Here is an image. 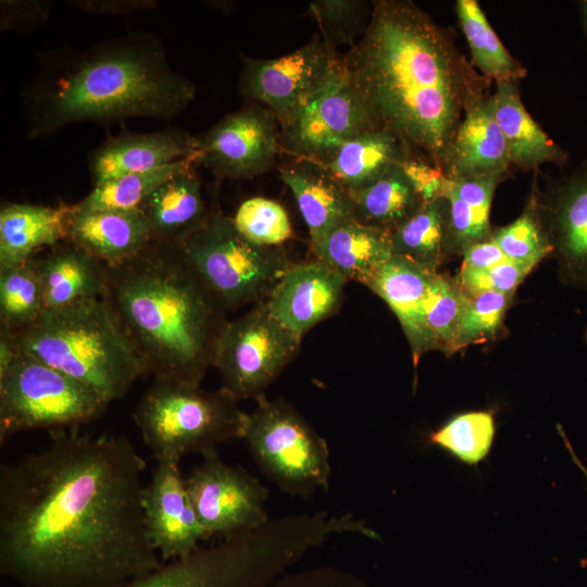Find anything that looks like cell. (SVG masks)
<instances>
[{
  "instance_id": "obj_1",
  "label": "cell",
  "mask_w": 587,
  "mask_h": 587,
  "mask_svg": "<svg viewBox=\"0 0 587 587\" xmlns=\"http://www.w3.org/2000/svg\"><path fill=\"white\" fill-rule=\"evenodd\" d=\"M50 439L0 467V574L24 587H120L159 567L142 508L147 463L130 440Z\"/></svg>"
},
{
  "instance_id": "obj_2",
  "label": "cell",
  "mask_w": 587,
  "mask_h": 587,
  "mask_svg": "<svg viewBox=\"0 0 587 587\" xmlns=\"http://www.w3.org/2000/svg\"><path fill=\"white\" fill-rule=\"evenodd\" d=\"M378 128L440 168L465 107L490 88L452 32L409 0H375L363 36L344 57Z\"/></svg>"
},
{
  "instance_id": "obj_3",
  "label": "cell",
  "mask_w": 587,
  "mask_h": 587,
  "mask_svg": "<svg viewBox=\"0 0 587 587\" xmlns=\"http://www.w3.org/2000/svg\"><path fill=\"white\" fill-rule=\"evenodd\" d=\"M176 72L160 37L136 32L84 49L62 46L38 55L22 89L29 140L83 122L111 124L133 117L170 121L196 97Z\"/></svg>"
},
{
  "instance_id": "obj_4",
  "label": "cell",
  "mask_w": 587,
  "mask_h": 587,
  "mask_svg": "<svg viewBox=\"0 0 587 587\" xmlns=\"http://www.w3.org/2000/svg\"><path fill=\"white\" fill-rule=\"evenodd\" d=\"M107 267L102 299L146 373L200 385L213 366L227 310L179 246L153 239L137 255Z\"/></svg>"
},
{
  "instance_id": "obj_5",
  "label": "cell",
  "mask_w": 587,
  "mask_h": 587,
  "mask_svg": "<svg viewBox=\"0 0 587 587\" xmlns=\"http://www.w3.org/2000/svg\"><path fill=\"white\" fill-rule=\"evenodd\" d=\"M359 530L351 513L286 515L162 563L120 587H270L310 550L333 536Z\"/></svg>"
},
{
  "instance_id": "obj_6",
  "label": "cell",
  "mask_w": 587,
  "mask_h": 587,
  "mask_svg": "<svg viewBox=\"0 0 587 587\" xmlns=\"http://www.w3.org/2000/svg\"><path fill=\"white\" fill-rule=\"evenodd\" d=\"M32 355L89 386L110 402L123 398L146 369L103 299L45 310L30 325L8 333Z\"/></svg>"
},
{
  "instance_id": "obj_7",
  "label": "cell",
  "mask_w": 587,
  "mask_h": 587,
  "mask_svg": "<svg viewBox=\"0 0 587 587\" xmlns=\"http://www.w3.org/2000/svg\"><path fill=\"white\" fill-rule=\"evenodd\" d=\"M222 387L154 378L138 402L134 420L157 460L201 455L232 439H242L248 413Z\"/></svg>"
},
{
  "instance_id": "obj_8",
  "label": "cell",
  "mask_w": 587,
  "mask_h": 587,
  "mask_svg": "<svg viewBox=\"0 0 587 587\" xmlns=\"http://www.w3.org/2000/svg\"><path fill=\"white\" fill-rule=\"evenodd\" d=\"M110 401L97 390L16 351L0 334V442L18 433L79 430Z\"/></svg>"
},
{
  "instance_id": "obj_9",
  "label": "cell",
  "mask_w": 587,
  "mask_h": 587,
  "mask_svg": "<svg viewBox=\"0 0 587 587\" xmlns=\"http://www.w3.org/2000/svg\"><path fill=\"white\" fill-rule=\"evenodd\" d=\"M178 246L227 311L264 302L291 265L282 247L250 241L217 205Z\"/></svg>"
},
{
  "instance_id": "obj_10",
  "label": "cell",
  "mask_w": 587,
  "mask_h": 587,
  "mask_svg": "<svg viewBox=\"0 0 587 587\" xmlns=\"http://www.w3.org/2000/svg\"><path fill=\"white\" fill-rule=\"evenodd\" d=\"M255 402L242 439L260 470L291 496L328 489L332 467L325 439L288 402L265 396Z\"/></svg>"
},
{
  "instance_id": "obj_11",
  "label": "cell",
  "mask_w": 587,
  "mask_h": 587,
  "mask_svg": "<svg viewBox=\"0 0 587 587\" xmlns=\"http://www.w3.org/2000/svg\"><path fill=\"white\" fill-rule=\"evenodd\" d=\"M301 338L284 326L264 302L228 321L213 367L222 388L237 401L258 400L296 357Z\"/></svg>"
},
{
  "instance_id": "obj_12",
  "label": "cell",
  "mask_w": 587,
  "mask_h": 587,
  "mask_svg": "<svg viewBox=\"0 0 587 587\" xmlns=\"http://www.w3.org/2000/svg\"><path fill=\"white\" fill-rule=\"evenodd\" d=\"M238 54L242 62L239 93L270 110L278 125L295 115L345 67L344 57L317 36L297 50L274 59Z\"/></svg>"
},
{
  "instance_id": "obj_13",
  "label": "cell",
  "mask_w": 587,
  "mask_h": 587,
  "mask_svg": "<svg viewBox=\"0 0 587 587\" xmlns=\"http://www.w3.org/2000/svg\"><path fill=\"white\" fill-rule=\"evenodd\" d=\"M378 128L346 64L295 115L279 124L280 148L295 158L328 162L341 146Z\"/></svg>"
},
{
  "instance_id": "obj_14",
  "label": "cell",
  "mask_w": 587,
  "mask_h": 587,
  "mask_svg": "<svg viewBox=\"0 0 587 587\" xmlns=\"http://www.w3.org/2000/svg\"><path fill=\"white\" fill-rule=\"evenodd\" d=\"M201 457L186 487L205 539H228L265 525L267 488L241 466L225 463L216 450Z\"/></svg>"
},
{
  "instance_id": "obj_15",
  "label": "cell",
  "mask_w": 587,
  "mask_h": 587,
  "mask_svg": "<svg viewBox=\"0 0 587 587\" xmlns=\"http://www.w3.org/2000/svg\"><path fill=\"white\" fill-rule=\"evenodd\" d=\"M196 165L218 179H249L274 165L280 148L279 125L266 108L249 102L196 135Z\"/></svg>"
},
{
  "instance_id": "obj_16",
  "label": "cell",
  "mask_w": 587,
  "mask_h": 587,
  "mask_svg": "<svg viewBox=\"0 0 587 587\" xmlns=\"http://www.w3.org/2000/svg\"><path fill=\"white\" fill-rule=\"evenodd\" d=\"M535 178V177H534ZM566 286L587 289V158L572 172L548 179L529 193Z\"/></svg>"
},
{
  "instance_id": "obj_17",
  "label": "cell",
  "mask_w": 587,
  "mask_h": 587,
  "mask_svg": "<svg viewBox=\"0 0 587 587\" xmlns=\"http://www.w3.org/2000/svg\"><path fill=\"white\" fill-rule=\"evenodd\" d=\"M179 463L171 458L157 460L143 488L146 527L162 563L189 555L205 540Z\"/></svg>"
},
{
  "instance_id": "obj_18",
  "label": "cell",
  "mask_w": 587,
  "mask_h": 587,
  "mask_svg": "<svg viewBox=\"0 0 587 587\" xmlns=\"http://www.w3.org/2000/svg\"><path fill=\"white\" fill-rule=\"evenodd\" d=\"M346 283L316 259L291 264L265 304L284 326L302 339L305 333L337 312Z\"/></svg>"
},
{
  "instance_id": "obj_19",
  "label": "cell",
  "mask_w": 587,
  "mask_h": 587,
  "mask_svg": "<svg viewBox=\"0 0 587 587\" xmlns=\"http://www.w3.org/2000/svg\"><path fill=\"white\" fill-rule=\"evenodd\" d=\"M196 135L178 127L149 133L124 130L108 137L92 149L87 165L93 186L132 174L148 172L171 163L197 158Z\"/></svg>"
},
{
  "instance_id": "obj_20",
  "label": "cell",
  "mask_w": 587,
  "mask_h": 587,
  "mask_svg": "<svg viewBox=\"0 0 587 587\" xmlns=\"http://www.w3.org/2000/svg\"><path fill=\"white\" fill-rule=\"evenodd\" d=\"M504 137L496 120L490 88L467 103L440 170L451 180L510 173Z\"/></svg>"
},
{
  "instance_id": "obj_21",
  "label": "cell",
  "mask_w": 587,
  "mask_h": 587,
  "mask_svg": "<svg viewBox=\"0 0 587 587\" xmlns=\"http://www.w3.org/2000/svg\"><path fill=\"white\" fill-rule=\"evenodd\" d=\"M436 272L392 255L365 285L382 298L397 316L416 367L421 357L437 350L425 316V298Z\"/></svg>"
},
{
  "instance_id": "obj_22",
  "label": "cell",
  "mask_w": 587,
  "mask_h": 587,
  "mask_svg": "<svg viewBox=\"0 0 587 587\" xmlns=\"http://www.w3.org/2000/svg\"><path fill=\"white\" fill-rule=\"evenodd\" d=\"M67 240L105 265H115L140 253L152 240L139 209L78 210L67 217Z\"/></svg>"
},
{
  "instance_id": "obj_23",
  "label": "cell",
  "mask_w": 587,
  "mask_h": 587,
  "mask_svg": "<svg viewBox=\"0 0 587 587\" xmlns=\"http://www.w3.org/2000/svg\"><path fill=\"white\" fill-rule=\"evenodd\" d=\"M45 310H58L92 299H102L108 267L65 239L34 257Z\"/></svg>"
},
{
  "instance_id": "obj_24",
  "label": "cell",
  "mask_w": 587,
  "mask_h": 587,
  "mask_svg": "<svg viewBox=\"0 0 587 587\" xmlns=\"http://www.w3.org/2000/svg\"><path fill=\"white\" fill-rule=\"evenodd\" d=\"M279 173L307 224L310 243L354 218L349 190L322 163L295 158Z\"/></svg>"
},
{
  "instance_id": "obj_25",
  "label": "cell",
  "mask_w": 587,
  "mask_h": 587,
  "mask_svg": "<svg viewBox=\"0 0 587 587\" xmlns=\"http://www.w3.org/2000/svg\"><path fill=\"white\" fill-rule=\"evenodd\" d=\"M212 208L207 205L192 164L160 185L139 210L154 240L179 245L207 223Z\"/></svg>"
},
{
  "instance_id": "obj_26",
  "label": "cell",
  "mask_w": 587,
  "mask_h": 587,
  "mask_svg": "<svg viewBox=\"0 0 587 587\" xmlns=\"http://www.w3.org/2000/svg\"><path fill=\"white\" fill-rule=\"evenodd\" d=\"M496 120L504 137L511 166L538 171L546 163L563 166L569 153L527 112L520 93V82L495 83Z\"/></svg>"
},
{
  "instance_id": "obj_27",
  "label": "cell",
  "mask_w": 587,
  "mask_h": 587,
  "mask_svg": "<svg viewBox=\"0 0 587 587\" xmlns=\"http://www.w3.org/2000/svg\"><path fill=\"white\" fill-rule=\"evenodd\" d=\"M72 204L3 203L0 209V266L18 265L67 238Z\"/></svg>"
},
{
  "instance_id": "obj_28",
  "label": "cell",
  "mask_w": 587,
  "mask_h": 587,
  "mask_svg": "<svg viewBox=\"0 0 587 587\" xmlns=\"http://www.w3.org/2000/svg\"><path fill=\"white\" fill-rule=\"evenodd\" d=\"M314 259L338 273L346 282L366 285L394 254L390 233L350 220L310 243Z\"/></svg>"
},
{
  "instance_id": "obj_29",
  "label": "cell",
  "mask_w": 587,
  "mask_h": 587,
  "mask_svg": "<svg viewBox=\"0 0 587 587\" xmlns=\"http://www.w3.org/2000/svg\"><path fill=\"white\" fill-rule=\"evenodd\" d=\"M411 155L392 133L373 128L346 142L328 162L322 164L348 190H355L374 183L392 165Z\"/></svg>"
},
{
  "instance_id": "obj_30",
  "label": "cell",
  "mask_w": 587,
  "mask_h": 587,
  "mask_svg": "<svg viewBox=\"0 0 587 587\" xmlns=\"http://www.w3.org/2000/svg\"><path fill=\"white\" fill-rule=\"evenodd\" d=\"M390 243L394 255L437 272L445 261L455 254L447 198L425 202L415 214L390 233Z\"/></svg>"
},
{
  "instance_id": "obj_31",
  "label": "cell",
  "mask_w": 587,
  "mask_h": 587,
  "mask_svg": "<svg viewBox=\"0 0 587 587\" xmlns=\"http://www.w3.org/2000/svg\"><path fill=\"white\" fill-rule=\"evenodd\" d=\"M400 163L369 186L349 190L355 221L391 233L425 203Z\"/></svg>"
},
{
  "instance_id": "obj_32",
  "label": "cell",
  "mask_w": 587,
  "mask_h": 587,
  "mask_svg": "<svg viewBox=\"0 0 587 587\" xmlns=\"http://www.w3.org/2000/svg\"><path fill=\"white\" fill-rule=\"evenodd\" d=\"M459 26L469 45L471 64L491 82L516 80L527 70L501 42L476 0H457L454 4Z\"/></svg>"
},
{
  "instance_id": "obj_33",
  "label": "cell",
  "mask_w": 587,
  "mask_h": 587,
  "mask_svg": "<svg viewBox=\"0 0 587 587\" xmlns=\"http://www.w3.org/2000/svg\"><path fill=\"white\" fill-rule=\"evenodd\" d=\"M497 434L494 410H473L452 415L428 434L427 442L458 462L478 466L491 452Z\"/></svg>"
},
{
  "instance_id": "obj_34",
  "label": "cell",
  "mask_w": 587,
  "mask_h": 587,
  "mask_svg": "<svg viewBox=\"0 0 587 587\" xmlns=\"http://www.w3.org/2000/svg\"><path fill=\"white\" fill-rule=\"evenodd\" d=\"M196 164V157L184 159L148 172L132 173L101 183L80 201L78 210L139 209L145 199L177 173Z\"/></svg>"
},
{
  "instance_id": "obj_35",
  "label": "cell",
  "mask_w": 587,
  "mask_h": 587,
  "mask_svg": "<svg viewBox=\"0 0 587 587\" xmlns=\"http://www.w3.org/2000/svg\"><path fill=\"white\" fill-rule=\"evenodd\" d=\"M43 311L35 259L18 265L0 266V329L13 333L25 328Z\"/></svg>"
},
{
  "instance_id": "obj_36",
  "label": "cell",
  "mask_w": 587,
  "mask_h": 587,
  "mask_svg": "<svg viewBox=\"0 0 587 587\" xmlns=\"http://www.w3.org/2000/svg\"><path fill=\"white\" fill-rule=\"evenodd\" d=\"M469 296L455 279L434 273L425 298V316L436 348L450 355L459 351L458 340Z\"/></svg>"
},
{
  "instance_id": "obj_37",
  "label": "cell",
  "mask_w": 587,
  "mask_h": 587,
  "mask_svg": "<svg viewBox=\"0 0 587 587\" xmlns=\"http://www.w3.org/2000/svg\"><path fill=\"white\" fill-rule=\"evenodd\" d=\"M490 238L508 260L532 270L552 254L551 243L530 195L522 214L510 224L492 229Z\"/></svg>"
},
{
  "instance_id": "obj_38",
  "label": "cell",
  "mask_w": 587,
  "mask_h": 587,
  "mask_svg": "<svg viewBox=\"0 0 587 587\" xmlns=\"http://www.w3.org/2000/svg\"><path fill=\"white\" fill-rule=\"evenodd\" d=\"M373 2L365 0H315L309 3V13L315 20L321 38L330 49L339 46L352 48L365 33Z\"/></svg>"
},
{
  "instance_id": "obj_39",
  "label": "cell",
  "mask_w": 587,
  "mask_h": 587,
  "mask_svg": "<svg viewBox=\"0 0 587 587\" xmlns=\"http://www.w3.org/2000/svg\"><path fill=\"white\" fill-rule=\"evenodd\" d=\"M233 221L246 238L260 246L282 247L292 234L283 205L264 197H252L241 202Z\"/></svg>"
},
{
  "instance_id": "obj_40",
  "label": "cell",
  "mask_w": 587,
  "mask_h": 587,
  "mask_svg": "<svg viewBox=\"0 0 587 587\" xmlns=\"http://www.w3.org/2000/svg\"><path fill=\"white\" fill-rule=\"evenodd\" d=\"M513 296L488 290L469 297L462 319L458 348L494 339L502 328Z\"/></svg>"
},
{
  "instance_id": "obj_41",
  "label": "cell",
  "mask_w": 587,
  "mask_h": 587,
  "mask_svg": "<svg viewBox=\"0 0 587 587\" xmlns=\"http://www.w3.org/2000/svg\"><path fill=\"white\" fill-rule=\"evenodd\" d=\"M450 179L445 193L449 202L450 232L455 254L476 242L490 238L492 228L486 216L457 197L450 189Z\"/></svg>"
},
{
  "instance_id": "obj_42",
  "label": "cell",
  "mask_w": 587,
  "mask_h": 587,
  "mask_svg": "<svg viewBox=\"0 0 587 587\" xmlns=\"http://www.w3.org/2000/svg\"><path fill=\"white\" fill-rule=\"evenodd\" d=\"M50 1L2 0L0 2V28L11 32H29L48 22Z\"/></svg>"
},
{
  "instance_id": "obj_43",
  "label": "cell",
  "mask_w": 587,
  "mask_h": 587,
  "mask_svg": "<svg viewBox=\"0 0 587 587\" xmlns=\"http://www.w3.org/2000/svg\"><path fill=\"white\" fill-rule=\"evenodd\" d=\"M270 587H371L358 576L333 566L286 573Z\"/></svg>"
},
{
  "instance_id": "obj_44",
  "label": "cell",
  "mask_w": 587,
  "mask_h": 587,
  "mask_svg": "<svg viewBox=\"0 0 587 587\" xmlns=\"http://www.w3.org/2000/svg\"><path fill=\"white\" fill-rule=\"evenodd\" d=\"M400 166L424 202L445 197L449 178L439 167L412 155L403 160Z\"/></svg>"
},
{
  "instance_id": "obj_45",
  "label": "cell",
  "mask_w": 587,
  "mask_h": 587,
  "mask_svg": "<svg viewBox=\"0 0 587 587\" xmlns=\"http://www.w3.org/2000/svg\"><path fill=\"white\" fill-rule=\"evenodd\" d=\"M511 173H498L487 176L450 179L449 189L461 200L479 213L489 216L495 191Z\"/></svg>"
},
{
  "instance_id": "obj_46",
  "label": "cell",
  "mask_w": 587,
  "mask_h": 587,
  "mask_svg": "<svg viewBox=\"0 0 587 587\" xmlns=\"http://www.w3.org/2000/svg\"><path fill=\"white\" fill-rule=\"evenodd\" d=\"M68 3L82 12L98 15L130 14L157 7L154 0H73Z\"/></svg>"
},
{
  "instance_id": "obj_47",
  "label": "cell",
  "mask_w": 587,
  "mask_h": 587,
  "mask_svg": "<svg viewBox=\"0 0 587 587\" xmlns=\"http://www.w3.org/2000/svg\"><path fill=\"white\" fill-rule=\"evenodd\" d=\"M530 271L527 266L505 260L488 270L491 290L513 296Z\"/></svg>"
},
{
  "instance_id": "obj_48",
  "label": "cell",
  "mask_w": 587,
  "mask_h": 587,
  "mask_svg": "<svg viewBox=\"0 0 587 587\" xmlns=\"http://www.w3.org/2000/svg\"><path fill=\"white\" fill-rule=\"evenodd\" d=\"M461 255L463 257L462 266L477 270H490L508 260L491 238L466 247Z\"/></svg>"
},
{
  "instance_id": "obj_49",
  "label": "cell",
  "mask_w": 587,
  "mask_h": 587,
  "mask_svg": "<svg viewBox=\"0 0 587 587\" xmlns=\"http://www.w3.org/2000/svg\"><path fill=\"white\" fill-rule=\"evenodd\" d=\"M558 430L563 439V442L571 455L572 461L576 464V466L580 470L582 473H584L586 480H587V467L584 465V463L580 461V459L575 453L573 447L570 444V440L567 439L566 435L564 434L563 429L558 425Z\"/></svg>"
},
{
  "instance_id": "obj_50",
  "label": "cell",
  "mask_w": 587,
  "mask_h": 587,
  "mask_svg": "<svg viewBox=\"0 0 587 587\" xmlns=\"http://www.w3.org/2000/svg\"><path fill=\"white\" fill-rule=\"evenodd\" d=\"M577 8L579 12L582 29L587 41V0L578 1Z\"/></svg>"
}]
</instances>
